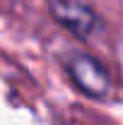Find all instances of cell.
<instances>
[{
	"label": "cell",
	"mask_w": 123,
	"mask_h": 125,
	"mask_svg": "<svg viewBox=\"0 0 123 125\" xmlns=\"http://www.w3.org/2000/svg\"><path fill=\"white\" fill-rule=\"evenodd\" d=\"M65 72L77 92L94 101H104L111 92V77L106 67L89 53H82V51L70 53L65 58Z\"/></svg>",
	"instance_id": "1"
},
{
	"label": "cell",
	"mask_w": 123,
	"mask_h": 125,
	"mask_svg": "<svg viewBox=\"0 0 123 125\" xmlns=\"http://www.w3.org/2000/svg\"><path fill=\"white\" fill-rule=\"evenodd\" d=\"M46 2L51 17L80 41H87L101 24L94 7L85 0H46Z\"/></svg>",
	"instance_id": "2"
}]
</instances>
